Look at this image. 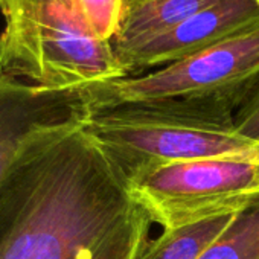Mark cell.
Wrapping results in <instances>:
<instances>
[{
	"instance_id": "obj_4",
	"label": "cell",
	"mask_w": 259,
	"mask_h": 259,
	"mask_svg": "<svg viewBox=\"0 0 259 259\" xmlns=\"http://www.w3.org/2000/svg\"><path fill=\"white\" fill-rule=\"evenodd\" d=\"M257 84L259 25L145 75L82 85L81 93L89 111L169 98H217L238 110Z\"/></svg>"
},
{
	"instance_id": "obj_1",
	"label": "cell",
	"mask_w": 259,
	"mask_h": 259,
	"mask_svg": "<svg viewBox=\"0 0 259 259\" xmlns=\"http://www.w3.org/2000/svg\"><path fill=\"white\" fill-rule=\"evenodd\" d=\"M141 209L85 117L0 186V259H89Z\"/></svg>"
},
{
	"instance_id": "obj_12",
	"label": "cell",
	"mask_w": 259,
	"mask_h": 259,
	"mask_svg": "<svg viewBox=\"0 0 259 259\" xmlns=\"http://www.w3.org/2000/svg\"><path fill=\"white\" fill-rule=\"evenodd\" d=\"M78 4L95 37L110 43L119 28L123 0H78Z\"/></svg>"
},
{
	"instance_id": "obj_7",
	"label": "cell",
	"mask_w": 259,
	"mask_h": 259,
	"mask_svg": "<svg viewBox=\"0 0 259 259\" xmlns=\"http://www.w3.org/2000/svg\"><path fill=\"white\" fill-rule=\"evenodd\" d=\"M259 25V5L254 0H220L172 29L116 54L126 76L147 69L165 67L200 54L230 37Z\"/></svg>"
},
{
	"instance_id": "obj_3",
	"label": "cell",
	"mask_w": 259,
	"mask_h": 259,
	"mask_svg": "<svg viewBox=\"0 0 259 259\" xmlns=\"http://www.w3.org/2000/svg\"><path fill=\"white\" fill-rule=\"evenodd\" d=\"M0 75L43 89L125 78L111 43L92 32L78 0H0Z\"/></svg>"
},
{
	"instance_id": "obj_5",
	"label": "cell",
	"mask_w": 259,
	"mask_h": 259,
	"mask_svg": "<svg viewBox=\"0 0 259 259\" xmlns=\"http://www.w3.org/2000/svg\"><path fill=\"white\" fill-rule=\"evenodd\" d=\"M128 182L135 201L163 230L259 204V159L168 163Z\"/></svg>"
},
{
	"instance_id": "obj_13",
	"label": "cell",
	"mask_w": 259,
	"mask_h": 259,
	"mask_svg": "<svg viewBox=\"0 0 259 259\" xmlns=\"http://www.w3.org/2000/svg\"><path fill=\"white\" fill-rule=\"evenodd\" d=\"M235 126L242 136L259 141V84L236 110Z\"/></svg>"
},
{
	"instance_id": "obj_9",
	"label": "cell",
	"mask_w": 259,
	"mask_h": 259,
	"mask_svg": "<svg viewBox=\"0 0 259 259\" xmlns=\"http://www.w3.org/2000/svg\"><path fill=\"white\" fill-rule=\"evenodd\" d=\"M236 213L209 217L163 230L150 239L141 259H198L233 223Z\"/></svg>"
},
{
	"instance_id": "obj_11",
	"label": "cell",
	"mask_w": 259,
	"mask_h": 259,
	"mask_svg": "<svg viewBox=\"0 0 259 259\" xmlns=\"http://www.w3.org/2000/svg\"><path fill=\"white\" fill-rule=\"evenodd\" d=\"M153 221L144 209L104 239L89 259H141Z\"/></svg>"
},
{
	"instance_id": "obj_14",
	"label": "cell",
	"mask_w": 259,
	"mask_h": 259,
	"mask_svg": "<svg viewBox=\"0 0 259 259\" xmlns=\"http://www.w3.org/2000/svg\"><path fill=\"white\" fill-rule=\"evenodd\" d=\"M254 2H256V4H257V5H259V0H254Z\"/></svg>"
},
{
	"instance_id": "obj_8",
	"label": "cell",
	"mask_w": 259,
	"mask_h": 259,
	"mask_svg": "<svg viewBox=\"0 0 259 259\" xmlns=\"http://www.w3.org/2000/svg\"><path fill=\"white\" fill-rule=\"evenodd\" d=\"M220 0H123L119 28L111 38L114 55L157 37Z\"/></svg>"
},
{
	"instance_id": "obj_10",
	"label": "cell",
	"mask_w": 259,
	"mask_h": 259,
	"mask_svg": "<svg viewBox=\"0 0 259 259\" xmlns=\"http://www.w3.org/2000/svg\"><path fill=\"white\" fill-rule=\"evenodd\" d=\"M198 259H259V204L238 212Z\"/></svg>"
},
{
	"instance_id": "obj_6",
	"label": "cell",
	"mask_w": 259,
	"mask_h": 259,
	"mask_svg": "<svg viewBox=\"0 0 259 259\" xmlns=\"http://www.w3.org/2000/svg\"><path fill=\"white\" fill-rule=\"evenodd\" d=\"M87 114L81 87L43 89L0 75V186L34 151Z\"/></svg>"
},
{
	"instance_id": "obj_2",
	"label": "cell",
	"mask_w": 259,
	"mask_h": 259,
	"mask_svg": "<svg viewBox=\"0 0 259 259\" xmlns=\"http://www.w3.org/2000/svg\"><path fill=\"white\" fill-rule=\"evenodd\" d=\"M236 107L217 98L125 102L87 114V130L126 179L168 163L259 159V141L235 126Z\"/></svg>"
}]
</instances>
